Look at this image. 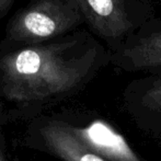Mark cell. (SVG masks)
<instances>
[{"instance_id": "6da1fadb", "label": "cell", "mask_w": 161, "mask_h": 161, "mask_svg": "<svg viewBox=\"0 0 161 161\" xmlns=\"http://www.w3.org/2000/svg\"><path fill=\"white\" fill-rule=\"evenodd\" d=\"M111 62V52L86 32L62 41L0 44V81L4 94L17 101H40L72 91Z\"/></svg>"}, {"instance_id": "7a4b0ae2", "label": "cell", "mask_w": 161, "mask_h": 161, "mask_svg": "<svg viewBox=\"0 0 161 161\" xmlns=\"http://www.w3.org/2000/svg\"><path fill=\"white\" fill-rule=\"evenodd\" d=\"M76 0H32L7 25V41L41 43L66 35L83 23Z\"/></svg>"}, {"instance_id": "3957f363", "label": "cell", "mask_w": 161, "mask_h": 161, "mask_svg": "<svg viewBox=\"0 0 161 161\" xmlns=\"http://www.w3.org/2000/svg\"><path fill=\"white\" fill-rule=\"evenodd\" d=\"M85 22L114 52L142 22L129 0H76Z\"/></svg>"}, {"instance_id": "277c9868", "label": "cell", "mask_w": 161, "mask_h": 161, "mask_svg": "<svg viewBox=\"0 0 161 161\" xmlns=\"http://www.w3.org/2000/svg\"><path fill=\"white\" fill-rule=\"evenodd\" d=\"M111 63L129 72L161 74V21H145L111 53Z\"/></svg>"}, {"instance_id": "5b68a950", "label": "cell", "mask_w": 161, "mask_h": 161, "mask_svg": "<svg viewBox=\"0 0 161 161\" xmlns=\"http://www.w3.org/2000/svg\"><path fill=\"white\" fill-rule=\"evenodd\" d=\"M67 128L88 149L108 161H142L126 139L110 124L94 121L86 127L66 123Z\"/></svg>"}, {"instance_id": "8992f818", "label": "cell", "mask_w": 161, "mask_h": 161, "mask_svg": "<svg viewBox=\"0 0 161 161\" xmlns=\"http://www.w3.org/2000/svg\"><path fill=\"white\" fill-rule=\"evenodd\" d=\"M41 134L51 153L64 161H108L81 144L64 122H49Z\"/></svg>"}, {"instance_id": "52a82bcc", "label": "cell", "mask_w": 161, "mask_h": 161, "mask_svg": "<svg viewBox=\"0 0 161 161\" xmlns=\"http://www.w3.org/2000/svg\"><path fill=\"white\" fill-rule=\"evenodd\" d=\"M127 94L140 108L161 114V74L135 80L127 88Z\"/></svg>"}, {"instance_id": "ba28073f", "label": "cell", "mask_w": 161, "mask_h": 161, "mask_svg": "<svg viewBox=\"0 0 161 161\" xmlns=\"http://www.w3.org/2000/svg\"><path fill=\"white\" fill-rule=\"evenodd\" d=\"M13 0H0V17L4 15L12 6Z\"/></svg>"}, {"instance_id": "9c48e42d", "label": "cell", "mask_w": 161, "mask_h": 161, "mask_svg": "<svg viewBox=\"0 0 161 161\" xmlns=\"http://www.w3.org/2000/svg\"><path fill=\"white\" fill-rule=\"evenodd\" d=\"M0 161H4L3 153H2V151H1V148H0Z\"/></svg>"}]
</instances>
